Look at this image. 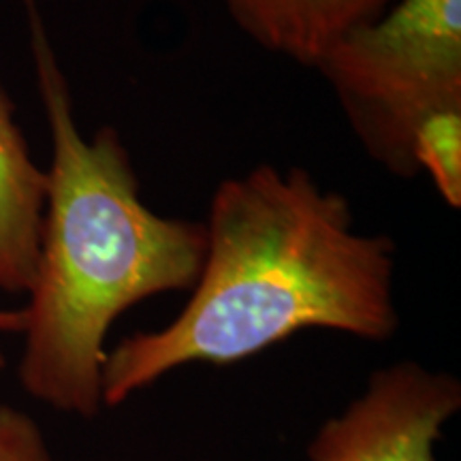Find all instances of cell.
I'll list each match as a JSON object with an SVG mask.
<instances>
[{"label":"cell","instance_id":"6da1fadb","mask_svg":"<svg viewBox=\"0 0 461 461\" xmlns=\"http://www.w3.org/2000/svg\"><path fill=\"white\" fill-rule=\"evenodd\" d=\"M205 261L169 325L109 350L103 406L115 408L190 363L250 359L303 330L387 342L400 327L395 244L355 227L348 199L302 167L263 163L218 184Z\"/></svg>","mask_w":461,"mask_h":461},{"label":"cell","instance_id":"7a4b0ae2","mask_svg":"<svg viewBox=\"0 0 461 461\" xmlns=\"http://www.w3.org/2000/svg\"><path fill=\"white\" fill-rule=\"evenodd\" d=\"M24 5L51 160L17 376L37 402L92 419L103 408L109 330L143 299L190 291L203 267L207 233L203 222L165 218L143 203L113 126L95 140L82 135L37 0Z\"/></svg>","mask_w":461,"mask_h":461},{"label":"cell","instance_id":"3957f363","mask_svg":"<svg viewBox=\"0 0 461 461\" xmlns=\"http://www.w3.org/2000/svg\"><path fill=\"white\" fill-rule=\"evenodd\" d=\"M314 68L367 157L412 180L420 122L461 109V0H397L342 34Z\"/></svg>","mask_w":461,"mask_h":461},{"label":"cell","instance_id":"277c9868","mask_svg":"<svg viewBox=\"0 0 461 461\" xmlns=\"http://www.w3.org/2000/svg\"><path fill=\"white\" fill-rule=\"evenodd\" d=\"M461 408L453 374L397 361L367 378L338 417L321 425L310 461H438L442 429Z\"/></svg>","mask_w":461,"mask_h":461},{"label":"cell","instance_id":"5b68a950","mask_svg":"<svg viewBox=\"0 0 461 461\" xmlns=\"http://www.w3.org/2000/svg\"><path fill=\"white\" fill-rule=\"evenodd\" d=\"M397 0H222L230 20L258 48L303 67L342 34L370 24Z\"/></svg>","mask_w":461,"mask_h":461},{"label":"cell","instance_id":"8992f818","mask_svg":"<svg viewBox=\"0 0 461 461\" xmlns=\"http://www.w3.org/2000/svg\"><path fill=\"white\" fill-rule=\"evenodd\" d=\"M48 176L34 163L24 132L15 122L0 86V293L31 288L39 255Z\"/></svg>","mask_w":461,"mask_h":461},{"label":"cell","instance_id":"52a82bcc","mask_svg":"<svg viewBox=\"0 0 461 461\" xmlns=\"http://www.w3.org/2000/svg\"><path fill=\"white\" fill-rule=\"evenodd\" d=\"M417 171H425L438 194L453 210L461 207V109H447L423 120L412 143Z\"/></svg>","mask_w":461,"mask_h":461},{"label":"cell","instance_id":"ba28073f","mask_svg":"<svg viewBox=\"0 0 461 461\" xmlns=\"http://www.w3.org/2000/svg\"><path fill=\"white\" fill-rule=\"evenodd\" d=\"M0 461H58L31 414L0 403Z\"/></svg>","mask_w":461,"mask_h":461},{"label":"cell","instance_id":"9c48e42d","mask_svg":"<svg viewBox=\"0 0 461 461\" xmlns=\"http://www.w3.org/2000/svg\"><path fill=\"white\" fill-rule=\"evenodd\" d=\"M22 310H9V308H0V336L3 333H20L22 331ZM5 366L3 353H0V367Z\"/></svg>","mask_w":461,"mask_h":461}]
</instances>
